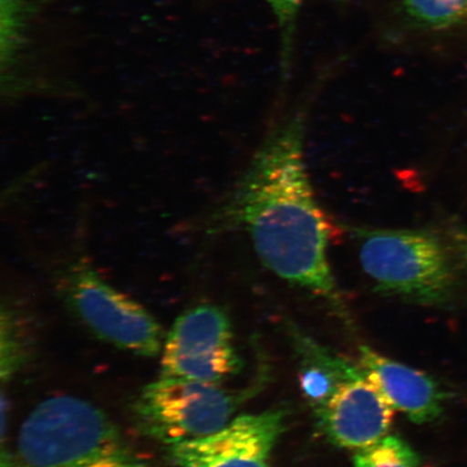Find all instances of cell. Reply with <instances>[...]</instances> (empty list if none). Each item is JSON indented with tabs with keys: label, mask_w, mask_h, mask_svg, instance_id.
<instances>
[{
	"label": "cell",
	"mask_w": 467,
	"mask_h": 467,
	"mask_svg": "<svg viewBox=\"0 0 467 467\" xmlns=\"http://www.w3.org/2000/svg\"><path fill=\"white\" fill-rule=\"evenodd\" d=\"M359 365L390 404L411 422L433 423L441 418L448 396L428 373L384 358L367 347L359 348Z\"/></svg>",
	"instance_id": "9c48e42d"
},
{
	"label": "cell",
	"mask_w": 467,
	"mask_h": 467,
	"mask_svg": "<svg viewBox=\"0 0 467 467\" xmlns=\"http://www.w3.org/2000/svg\"><path fill=\"white\" fill-rule=\"evenodd\" d=\"M63 295L87 328L103 341L144 358L161 353L165 338L159 321L85 263L69 267Z\"/></svg>",
	"instance_id": "5b68a950"
},
{
	"label": "cell",
	"mask_w": 467,
	"mask_h": 467,
	"mask_svg": "<svg viewBox=\"0 0 467 467\" xmlns=\"http://www.w3.org/2000/svg\"><path fill=\"white\" fill-rule=\"evenodd\" d=\"M25 25L23 0H2V57L3 63L13 60L19 48Z\"/></svg>",
	"instance_id": "5bb4252c"
},
{
	"label": "cell",
	"mask_w": 467,
	"mask_h": 467,
	"mask_svg": "<svg viewBox=\"0 0 467 467\" xmlns=\"http://www.w3.org/2000/svg\"><path fill=\"white\" fill-rule=\"evenodd\" d=\"M233 347L229 317L219 306L202 305L174 321L163 342L161 377L220 384L241 369Z\"/></svg>",
	"instance_id": "8992f818"
},
{
	"label": "cell",
	"mask_w": 467,
	"mask_h": 467,
	"mask_svg": "<svg viewBox=\"0 0 467 467\" xmlns=\"http://www.w3.org/2000/svg\"><path fill=\"white\" fill-rule=\"evenodd\" d=\"M16 319L9 311H3L2 317V379L7 381L20 369L25 358L21 334L17 330Z\"/></svg>",
	"instance_id": "4fadbf2b"
},
{
	"label": "cell",
	"mask_w": 467,
	"mask_h": 467,
	"mask_svg": "<svg viewBox=\"0 0 467 467\" xmlns=\"http://www.w3.org/2000/svg\"><path fill=\"white\" fill-rule=\"evenodd\" d=\"M285 418V409L244 414L213 434L166 447L167 458L178 467H270Z\"/></svg>",
	"instance_id": "52a82bcc"
},
{
	"label": "cell",
	"mask_w": 467,
	"mask_h": 467,
	"mask_svg": "<svg viewBox=\"0 0 467 467\" xmlns=\"http://www.w3.org/2000/svg\"><path fill=\"white\" fill-rule=\"evenodd\" d=\"M409 14L426 26L446 27L467 20V0H406Z\"/></svg>",
	"instance_id": "7c38bea8"
},
{
	"label": "cell",
	"mask_w": 467,
	"mask_h": 467,
	"mask_svg": "<svg viewBox=\"0 0 467 467\" xmlns=\"http://www.w3.org/2000/svg\"><path fill=\"white\" fill-rule=\"evenodd\" d=\"M233 393L220 384L161 378L141 390L132 406L142 434L166 447L194 441L223 429L254 389Z\"/></svg>",
	"instance_id": "277c9868"
},
{
	"label": "cell",
	"mask_w": 467,
	"mask_h": 467,
	"mask_svg": "<svg viewBox=\"0 0 467 467\" xmlns=\"http://www.w3.org/2000/svg\"><path fill=\"white\" fill-rule=\"evenodd\" d=\"M359 262L383 295L424 306L452 299L455 273L451 250L433 231L347 226Z\"/></svg>",
	"instance_id": "3957f363"
},
{
	"label": "cell",
	"mask_w": 467,
	"mask_h": 467,
	"mask_svg": "<svg viewBox=\"0 0 467 467\" xmlns=\"http://www.w3.org/2000/svg\"><path fill=\"white\" fill-rule=\"evenodd\" d=\"M0 467H153L100 408L73 396L46 400L22 424Z\"/></svg>",
	"instance_id": "7a4b0ae2"
},
{
	"label": "cell",
	"mask_w": 467,
	"mask_h": 467,
	"mask_svg": "<svg viewBox=\"0 0 467 467\" xmlns=\"http://www.w3.org/2000/svg\"><path fill=\"white\" fill-rule=\"evenodd\" d=\"M290 337L300 358L301 392L314 412L323 408L343 384L366 376L360 365L332 354L295 327L290 328Z\"/></svg>",
	"instance_id": "30bf717a"
},
{
	"label": "cell",
	"mask_w": 467,
	"mask_h": 467,
	"mask_svg": "<svg viewBox=\"0 0 467 467\" xmlns=\"http://www.w3.org/2000/svg\"><path fill=\"white\" fill-rule=\"evenodd\" d=\"M394 409L365 376L343 384L315 416L321 433L332 445L358 451L388 436Z\"/></svg>",
	"instance_id": "ba28073f"
},
{
	"label": "cell",
	"mask_w": 467,
	"mask_h": 467,
	"mask_svg": "<svg viewBox=\"0 0 467 467\" xmlns=\"http://www.w3.org/2000/svg\"><path fill=\"white\" fill-rule=\"evenodd\" d=\"M354 467H421V460L402 438L388 435L353 457Z\"/></svg>",
	"instance_id": "8fae6325"
},
{
	"label": "cell",
	"mask_w": 467,
	"mask_h": 467,
	"mask_svg": "<svg viewBox=\"0 0 467 467\" xmlns=\"http://www.w3.org/2000/svg\"><path fill=\"white\" fill-rule=\"evenodd\" d=\"M267 3L277 16L280 26L288 29L299 10L301 0H267Z\"/></svg>",
	"instance_id": "9a60e30c"
},
{
	"label": "cell",
	"mask_w": 467,
	"mask_h": 467,
	"mask_svg": "<svg viewBox=\"0 0 467 467\" xmlns=\"http://www.w3.org/2000/svg\"><path fill=\"white\" fill-rule=\"evenodd\" d=\"M309 114L300 105L274 122L224 213L229 225L248 234L268 270L340 307L328 256L332 225L315 195L306 161Z\"/></svg>",
	"instance_id": "6da1fadb"
}]
</instances>
